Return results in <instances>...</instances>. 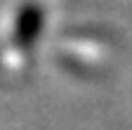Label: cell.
I'll use <instances>...</instances> for the list:
<instances>
[{"label": "cell", "mask_w": 132, "mask_h": 130, "mask_svg": "<svg viewBox=\"0 0 132 130\" xmlns=\"http://www.w3.org/2000/svg\"><path fill=\"white\" fill-rule=\"evenodd\" d=\"M40 24H43V14L38 7H26L21 12L19 21H16V40L21 45H31L36 40L38 31H40Z\"/></svg>", "instance_id": "1"}]
</instances>
